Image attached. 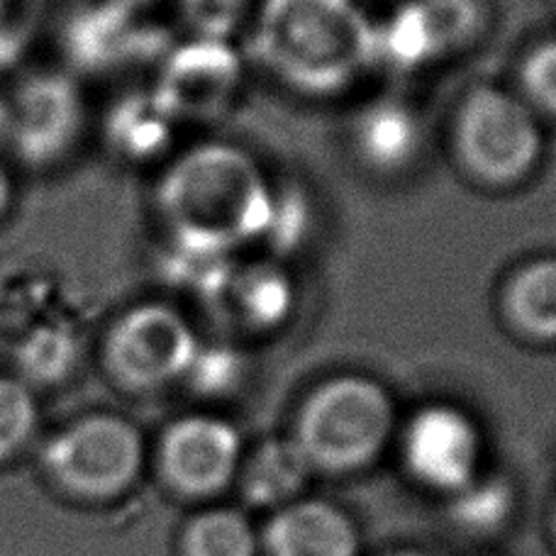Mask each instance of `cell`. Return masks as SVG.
<instances>
[{
  "label": "cell",
  "mask_w": 556,
  "mask_h": 556,
  "mask_svg": "<svg viewBox=\"0 0 556 556\" xmlns=\"http://www.w3.org/2000/svg\"><path fill=\"white\" fill-rule=\"evenodd\" d=\"M15 201V178L13 172H10V164L5 162V156L0 154V225L5 223V217L13 207Z\"/></svg>",
  "instance_id": "26"
},
{
  "label": "cell",
  "mask_w": 556,
  "mask_h": 556,
  "mask_svg": "<svg viewBox=\"0 0 556 556\" xmlns=\"http://www.w3.org/2000/svg\"><path fill=\"white\" fill-rule=\"evenodd\" d=\"M191 556H254L256 538L244 515L235 510H213L198 518L188 530Z\"/></svg>",
  "instance_id": "20"
},
{
  "label": "cell",
  "mask_w": 556,
  "mask_h": 556,
  "mask_svg": "<svg viewBox=\"0 0 556 556\" xmlns=\"http://www.w3.org/2000/svg\"><path fill=\"white\" fill-rule=\"evenodd\" d=\"M198 350V337L181 313L164 303H142L108 327L103 364L125 389L152 391L184 379Z\"/></svg>",
  "instance_id": "6"
},
{
  "label": "cell",
  "mask_w": 556,
  "mask_h": 556,
  "mask_svg": "<svg viewBox=\"0 0 556 556\" xmlns=\"http://www.w3.org/2000/svg\"><path fill=\"white\" fill-rule=\"evenodd\" d=\"M254 52L283 84L332 96L376 64V25L356 0H264Z\"/></svg>",
  "instance_id": "2"
},
{
  "label": "cell",
  "mask_w": 556,
  "mask_h": 556,
  "mask_svg": "<svg viewBox=\"0 0 556 556\" xmlns=\"http://www.w3.org/2000/svg\"><path fill=\"white\" fill-rule=\"evenodd\" d=\"M510 508L508 491L498 483L483 485H464L459 503H456V515L469 525V528H493L498 525L505 513Z\"/></svg>",
  "instance_id": "25"
},
{
  "label": "cell",
  "mask_w": 556,
  "mask_h": 556,
  "mask_svg": "<svg viewBox=\"0 0 556 556\" xmlns=\"http://www.w3.org/2000/svg\"><path fill=\"white\" fill-rule=\"evenodd\" d=\"M454 144L462 164L485 186H515L540 164L544 137L534 108L520 96L479 86L456 113Z\"/></svg>",
  "instance_id": "4"
},
{
  "label": "cell",
  "mask_w": 556,
  "mask_h": 556,
  "mask_svg": "<svg viewBox=\"0 0 556 556\" xmlns=\"http://www.w3.org/2000/svg\"><path fill=\"white\" fill-rule=\"evenodd\" d=\"M156 205L174 244L230 254L264 235L274 191L244 149L211 142L186 149L166 166Z\"/></svg>",
  "instance_id": "1"
},
{
  "label": "cell",
  "mask_w": 556,
  "mask_h": 556,
  "mask_svg": "<svg viewBox=\"0 0 556 556\" xmlns=\"http://www.w3.org/2000/svg\"><path fill=\"white\" fill-rule=\"evenodd\" d=\"M481 440L471 417L452 405H427L403 437L408 469L422 483L440 491H462L479 466Z\"/></svg>",
  "instance_id": "10"
},
{
  "label": "cell",
  "mask_w": 556,
  "mask_h": 556,
  "mask_svg": "<svg viewBox=\"0 0 556 556\" xmlns=\"http://www.w3.org/2000/svg\"><path fill=\"white\" fill-rule=\"evenodd\" d=\"M176 121L154 93H127L105 115V144L121 162L149 164L166 154Z\"/></svg>",
  "instance_id": "15"
},
{
  "label": "cell",
  "mask_w": 556,
  "mask_h": 556,
  "mask_svg": "<svg viewBox=\"0 0 556 556\" xmlns=\"http://www.w3.org/2000/svg\"><path fill=\"white\" fill-rule=\"evenodd\" d=\"M311 469V459L295 440L266 442L247 466V495L260 505L291 501L295 493H301Z\"/></svg>",
  "instance_id": "19"
},
{
  "label": "cell",
  "mask_w": 556,
  "mask_h": 556,
  "mask_svg": "<svg viewBox=\"0 0 556 556\" xmlns=\"http://www.w3.org/2000/svg\"><path fill=\"white\" fill-rule=\"evenodd\" d=\"M481 27L473 0H410L376 25V59L393 68L440 62L471 42Z\"/></svg>",
  "instance_id": "9"
},
{
  "label": "cell",
  "mask_w": 556,
  "mask_h": 556,
  "mask_svg": "<svg viewBox=\"0 0 556 556\" xmlns=\"http://www.w3.org/2000/svg\"><path fill=\"white\" fill-rule=\"evenodd\" d=\"M422 123L408 103L383 98L366 105L354 123V149L381 174H399L422 152Z\"/></svg>",
  "instance_id": "14"
},
{
  "label": "cell",
  "mask_w": 556,
  "mask_h": 556,
  "mask_svg": "<svg viewBox=\"0 0 556 556\" xmlns=\"http://www.w3.org/2000/svg\"><path fill=\"white\" fill-rule=\"evenodd\" d=\"M252 0H181L184 20L198 39L230 42L250 15Z\"/></svg>",
  "instance_id": "23"
},
{
  "label": "cell",
  "mask_w": 556,
  "mask_h": 556,
  "mask_svg": "<svg viewBox=\"0 0 556 556\" xmlns=\"http://www.w3.org/2000/svg\"><path fill=\"white\" fill-rule=\"evenodd\" d=\"M162 459L176 489L195 495L213 493L232 479L240 462V434L220 417H184L168 427Z\"/></svg>",
  "instance_id": "12"
},
{
  "label": "cell",
  "mask_w": 556,
  "mask_h": 556,
  "mask_svg": "<svg viewBox=\"0 0 556 556\" xmlns=\"http://www.w3.org/2000/svg\"><path fill=\"white\" fill-rule=\"evenodd\" d=\"M154 37L139 23V13L113 0H98L74 10L62 33V52L76 74H111L142 62Z\"/></svg>",
  "instance_id": "11"
},
{
  "label": "cell",
  "mask_w": 556,
  "mask_h": 556,
  "mask_svg": "<svg viewBox=\"0 0 556 556\" xmlns=\"http://www.w3.org/2000/svg\"><path fill=\"white\" fill-rule=\"evenodd\" d=\"M47 0H3L0 5V72L23 62L42 25Z\"/></svg>",
  "instance_id": "22"
},
{
  "label": "cell",
  "mask_w": 556,
  "mask_h": 556,
  "mask_svg": "<svg viewBox=\"0 0 556 556\" xmlns=\"http://www.w3.org/2000/svg\"><path fill=\"white\" fill-rule=\"evenodd\" d=\"M520 81L528 103L556 117V39L532 49L522 64Z\"/></svg>",
  "instance_id": "24"
},
{
  "label": "cell",
  "mask_w": 556,
  "mask_h": 556,
  "mask_svg": "<svg viewBox=\"0 0 556 556\" xmlns=\"http://www.w3.org/2000/svg\"><path fill=\"white\" fill-rule=\"evenodd\" d=\"M3 125H5V93L0 91V132H3Z\"/></svg>",
  "instance_id": "28"
},
{
  "label": "cell",
  "mask_w": 556,
  "mask_h": 556,
  "mask_svg": "<svg viewBox=\"0 0 556 556\" xmlns=\"http://www.w3.org/2000/svg\"><path fill=\"white\" fill-rule=\"evenodd\" d=\"M86 123V98L72 72H29L5 96L8 149L35 172L66 162L81 142Z\"/></svg>",
  "instance_id": "5"
},
{
  "label": "cell",
  "mask_w": 556,
  "mask_h": 556,
  "mask_svg": "<svg viewBox=\"0 0 556 556\" xmlns=\"http://www.w3.org/2000/svg\"><path fill=\"white\" fill-rule=\"evenodd\" d=\"M13 340L15 376L29 389L64 383L81 359V337L74 323L62 315L25 327Z\"/></svg>",
  "instance_id": "16"
},
{
  "label": "cell",
  "mask_w": 556,
  "mask_h": 556,
  "mask_svg": "<svg viewBox=\"0 0 556 556\" xmlns=\"http://www.w3.org/2000/svg\"><path fill=\"white\" fill-rule=\"evenodd\" d=\"M240 81L242 64L232 45L195 37L164 56L152 93L176 123H203L232 103Z\"/></svg>",
  "instance_id": "8"
},
{
  "label": "cell",
  "mask_w": 556,
  "mask_h": 556,
  "mask_svg": "<svg viewBox=\"0 0 556 556\" xmlns=\"http://www.w3.org/2000/svg\"><path fill=\"white\" fill-rule=\"evenodd\" d=\"M391 556H425V554H417V552H401V554H391Z\"/></svg>",
  "instance_id": "29"
},
{
  "label": "cell",
  "mask_w": 556,
  "mask_h": 556,
  "mask_svg": "<svg viewBox=\"0 0 556 556\" xmlns=\"http://www.w3.org/2000/svg\"><path fill=\"white\" fill-rule=\"evenodd\" d=\"M232 293L237 315L252 327H278L288 320L295 291L288 274L276 264H252L230 276L227 283Z\"/></svg>",
  "instance_id": "18"
},
{
  "label": "cell",
  "mask_w": 556,
  "mask_h": 556,
  "mask_svg": "<svg viewBox=\"0 0 556 556\" xmlns=\"http://www.w3.org/2000/svg\"><path fill=\"white\" fill-rule=\"evenodd\" d=\"M266 544L274 556H356V530L332 505L301 501L276 515Z\"/></svg>",
  "instance_id": "13"
},
{
  "label": "cell",
  "mask_w": 556,
  "mask_h": 556,
  "mask_svg": "<svg viewBox=\"0 0 556 556\" xmlns=\"http://www.w3.org/2000/svg\"><path fill=\"white\" fill-rule=\"evenodd\" d=\"M113 3H117V5H123V8H127V10H135V13H142L144 8H149V5H154L156 0H113Z\"/></svg>",
  "instance_id": "27"
},
{
  "label": "cell",
  "mask_w": 556,
  "mask_h": 556,
  "mask_svg": "<svg viewBox=\"0 0 556 556\" xmlns=\"http://www.w3.org/2000/svg\"><path fill=\"white\" fill-rule=\"evenodd\" d=\"M393 415L391 395L381 383L366 376H337L303 405L295 442L313 466L356 469L389 442Z\"/></svg>",
  "instance_id": "3"
},
{
  "label": "cell",
  "mask_w": 556,
  "mask_h": 556,
  "mask_svg": "<svg viewBox=\"0 0 556 556\" xmlns=\"http://www.w3.org/2000/svg\"><path fill=\"white\" fill-rule=\"evenodd\" d=\"M0 5H3V0H0Z\"/></svg>",
  "instance_id": "30"
},
{
  "label": "cell",
  "mask_w": 556,
  "mask_h": 556,
  "mask_svg": "<svg viewBox=\"0 0 556 556\" xmlns=\"http://www.w3.org/2000/svg\"><path fill=\"white\" fill-rule=\"evenodd\" d=\"M45 466L66 491L113 498L142 466V437L115 415H88L59 432L45 450Z\"/></svg>",
  "instance_id": "7"
},
{
  "label": "cell",
  "mask_w": 556,
  "mask_h": 556,
  "mask_svg": "<svg viewBox=\"0 0 556 556\" xmlns=\"http://www.w3.org/2000/svg\"><path fill=\"white\" fill-rule=\"evenodd\" d=\"M503 313L515 332L556 342V260L544 256L515 271L503 291Z\"/></svg>",
  "instance_id": "17"
},
{
  "label": "cell",
  "mask_w": 556,
  "mask_h": 556,
  "mask_svg": "<svg viewBox=\"0 0 556 556\" xmlns=\"http://www.w3.org/2000/svg\"><path fill=\"white\" fill-rule=\"evenodd\" d=\"M37 425L33 389L17 376L0 374V462L10 459L29 442Z\"/></svg>",
  "instance_id": "21"
}]
</instances>
